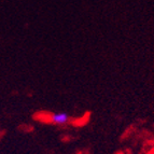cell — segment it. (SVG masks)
<instances>
[{"label":"cell","mask_w":154,"mask_h":154,"mask_svg":"<svg viewBox=\"0 0 154 154\" xmlns=\"http://www.w3.org/2000/svg\"><path fill=\"white\" fill-rule=\"evenodd\" d=\"M70 116L65 112H55L49 114V121L56 125H65L69 122Z\"/></svg>","instance_id":"1"}]
</instances>
